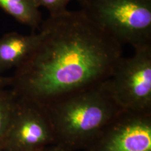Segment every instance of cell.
I'll return each instance as SVG.
<instances>
[{
    "label": "cell",
    "mask_w": 151,
    "mask_h": 151,
    "mask_svg": "<svg viewBox=\"0 0 151 151\" xmlns=\"http://www.w3.org/2000/svg\"><path fill=\"white\" fill-rule=\"evenodd\" d=\"M42 37L16 69L11 88L19 99L46 106L104 82L122 57V46L81 10L43 20Z\"/></svg>",
    "instance_id": "cell-1"
},
{
    "label": "cell",
    "mask_w": 151,
    "mask_h": 151,
    "mask_svg": "<svg viewBox=\"0 0 151 151\" xmlns=\"http://www.w3.org/2000/svg\"><path fill=\"white\" fill-rule=\"evenodd\" d=\"M105 81L43 106L55 144L67 151L86 149L123 111L111 97Z\"/></svg>",
    "instance_id": "cell-2"
},
{
    "label": "cell",
    "mask_w": 151,
    "mask_h": 151,
    "mask_svg": "<svg viewBox=\"0 0 151 151\" xmlns=\"http://www.w3.org/2000/svg\"><path fill=\"white\" fill-rule=\"evenodd\" d=\"M93 23L123 46L151 45V0H77Z\"/></svg>",
    "instance_id": "cell-3"
},
{
    "label": "cell",
    "mask_w": 151,
    "mask_h": 151,
    "mask_svg": "<svg viewBox=\"0 0 151 151\" xmlns=\"http://www.w3.org/2000/svg\"><path fill=\"white\" fill-rule=\"evenodd\" d=\"M134 49L118 60L106 86L122 110L151 113V45Z\"/></svg>",
    "instance_id": "cell-4"
},
{
    "label": "cell",
    "mask_w": 151,
    "mask_h": 151,
    "mask_svg": "<svg viewBox=\"0 0 151 151\" xmlns=\"http://www.w3.org/2000/svg\"><path fill=\"white\" fill-rule=\"evenodd\" d=\"M55 144L44 108L19 99L8 130L0 142L3 151H39Z\"/></svg>",
    "instance_id": "cell-5"
},
{
    "label": "cell",
    "mask_w": 151,
    "mask_h": 151,
    "mask_svg": "<svg viewBox=\"0 0 151 151\" xmlns=\"http://www.w3.org/2000/svg\"><path fill=\"white\" fill-rule=\"evenodd\" d=\"M86 150L151 151V113L122 111Z\"/></svg>",
    "instance_id": "cell-6"
},
{
    "label": "cell",
    "mask_w": 151,
    "mask_h": 151,
    "mask_svg": "<svg viewBox=\"0 0 151 151\" xmlns=\"http://www.w3.org/2000/svg\"><path fill=\"white\" fill-rule=\"evenodd\" d=\"M42 33L30 35L13 32L0 38V72L22 65L33 53L40 42Z\"/></svg>",
    "instance_id": "cell-7"
},
{
    "label": "cell",
    "mask_w": 151,
    "mask_h": 151,
    "mask_svg": "<svg viewBox=\"0 0 151 151\" xmlns=\"http://www.w3.org/2000/svg\"><path fill=\"white\" fill-rule=\"evenodd\" d=\"M0 8L20 23L40 30L43 22L39 8L32 0H0Z\"/></svg>",
    "instance_id": "cell-8"
},
{
    "label": "cell",
    "mask_w": 151,
    "mask_h": 151,
    "mask_svg": "<svg viewBox=\"0 0 151 151\" xmlns=\"http://www.w3.org/2000/svg\"><path fill=\"white\" fill-rule=\"evenodd\" d=\"M18 101V97L11 87L0 90V142L10 126Z\"/></svg>",
    "instance_id": "cell-9"
},
{
    "label": "cell",
    "mask_w": 151,
    "mask_h": 151,
    "mask_svg": "<svg viewBox=\"0 0 151 151\" xmlns=\"http://www.w3.org/2000/svg\"><path fill=\"white\" fill-rule=\"evenodd\" d=\"M39 8L43 7L49 11L50 16H57L67 11V6L73 0H32ZM77 1V0H76Z\"/></svg>",
    "instance_id": "cell-10"
},
{
    "label": "cell",
    "mask_w": 151,
    "mask_h": 151,
    "mask_svg": "<svg viewBox=\"0 0 151 151\" xmlns=\"http://www.w3.org/2000/svg\"><path fill=\"white\" fill-rule=\"evenodd\" d=\"M11 83H12L11 77L3 76L0 74V90L10 88Z\"/></svg>",
    "instance_id": "cell-11"
},
{
    "label": "cell",
    "mask_w": 151,
    "mask_h": 151,
    "mask_svg": "<svg viewBox=\"0 0 151 151\" xmlns=\"http://www.w3.org/2000/svg\"><path fill=\"white\" fill-rule=\"evenodd\" d=\"M39 151H67L65 150V148H62L61 146H58L57 144H52L50 146H48L46 147V148L41 149V150Z\"/></svg>",
    "instance_id": "cell-12"
},
{
    "label": "cell",
    "mask_w": 151,
    "mask_h": 151,
    "mask_svg": "<svg viewBox=\"0 0 151 151\" xmlns=\"http://www.w3.org/2000/svg\"><path fill=\"white\" fill-rule=\"evenodd\" d=\"M0 151H3L2 148H1V145H0Z\"/></svg>",
    "instance_id": "cell-13"
}]
</instances>
